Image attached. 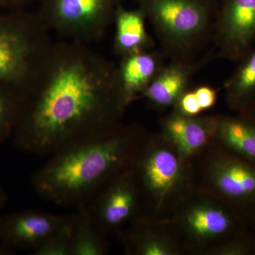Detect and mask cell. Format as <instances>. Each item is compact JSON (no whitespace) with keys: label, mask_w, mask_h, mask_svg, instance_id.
Masks as SVG:
<instances>
[{"label":"cell","mask_w":255,"mask_h":255,"mask_svg":"<svg viewBox=\"0 0 255 255\" xmlns=\"http://www.w3.org/2000/svg\"><path fill=\"white\" fill-rule=\"evenodd\" d=\"M9 253H11V251H10L9 248L0 244V255H8L9 254Z\"/></svg>","instance_id":"obj_27"},{"label":"cell","mask_w":255,"mask_h":255,"mask_svg":"<svg viewBox=\"0 0 255 255\" xmlns=\"http://www.w3.org/2000/svg\"><path fill=\"white\" fill-rule=\"evenodd\" d=\"M201 110H209L216 105L219 90L207 85H199L193 89Z\"/></svg>","instance_id":"obj_23"},{"label":"cell","mask_w":255,"mask_h":255,"mask_svg":"<svg viewBox=\"0 0 255 255\" xmlns=\"http://www.w3.org/2000/svg\"><path fill=\"white\" fill-rule=\"evenodd\" d=\"M146 21L145 15L140 8L128 9L122 4L117 6L113 20V48L116 54L122 58L154 48V41L146 29Z\"/></svg>","instance_id":"obj_15"},{"label":"cell","mask_w":255,"mask_h":255,"mask_svg":"<svg viewBox=\"0 0 255 255\" xmlns=\"http://www.w3.org/2000/svg\"><path fill=\"white\" fill-rule=\"evenodd\" d=\"M35 0H0V11L26 9Z\"/></svg>","instance_id":"obj_24"},{"label":"cell","mask_w":255,"mask_h":255,"mask_svg":"<svg viewBox=\"0 0 255 255\" xmlns=\"http://www.w3.org/2000/svg\"><path fill=\"white\" fill-rule=\"evenodd\" d=\"M134 239L133 251L140 255H172L175 254L174 245L167 238L154 233L140 232Z\"/></svg>","instance_id":"obj_21"},{"label":"cell","mask_w":255,"mask_h":255,"mask_svg":"<svg viewBox=\"0 0 255 255\" xmlns=\"http://www.w3.org/2000/svg\"><path fill=\"white\" fill-rule=\"evenodd\" d=\"M138 159L140 180L147 192L162 201L177 186L182 161L177 152L166 147H155Z\"/></svg>","instance_id":"obj_13"},{"label":"cell","mask_w":255,"mask_h":255,"mask_svg":"<svg viewBox=\"0 0 255 255\" xmlns=\"http://www.w3.org/2000/svg\"><path fill=\"white\" fill-rule=\"evenodd\" d=\"M214 54L215 51H211L199 60L170 59L159 70L142 97L157 110L174 106L189 89L196 72L209 63Z\"/></svg>","instance_id":"obj_10"},{"label":"cell","mask_w":255,"mask_h":255,"mask_svg":"<svg viewBox=\"0 0 255 255\" xmlns=\"http://www.w3.org/2000/svg\"><path fill=\"white\" fill-rule=\"evenodd\" d=\"M24 98L0 86V147L13 136Z\"/></svg>","instance_id":"obj_19"},{"label":"cell","mask_w":255,"mask_h":255,"mask_svg":"<svg viewBox=\"0 0 255 255\" xmlns=\"http://www.w3.org/2000/svg\"><path fill=\"white\" fill-rule=\"evenodd\" d=\"M6 201V195L4 190L0 187V208L4 206Z\"/></svg>","instance_id":"obj_26"},{"label":"cell","mask_w":255,"mask_h":255,"mask_svg":"<svg viewBox=\"0 0 255 255\" xmlns=\"http://www.w3.org/2000/svg\"><path fill=\"white\" fill-rule=\"evenodd\" d=\"M72 234L71 255H104L107 253L106 235L96 225L87 204L78 206Z\"/></svg>","instance_id":"obj_17"},{"label":"cell","mask_w":255,"mask_h":255,"mask_svg":"<svg viewBox=\"0 0 255 255\" xmlns=\"http://www.w3.org/2000/svg\"><path fill=\"white\" fill-rule=\"evenodd\" d=\"M153 28L166 56L194 59L213 37L216 0H134Z\"/></svg>","instance_id":"obj_4"},{"label":"cell","mask_w":255,"mask_h":255,"mask_svg":"<svg viewBox=\"0 0 255 255\" xmlns=\"http://www.w3.org/2000/svg\"><path fill=\"white\" fill-rule=\"evenodd\" d=\"M117 65L88 45L54 43L36 84L23 101L13 135L23 152L39 156L118 123Z\"/></svg>","instance_id":"obj_1"},{"label":"cell","mask_w":255,"mask_h":255,"mask_svg":"<svg viewBox=\"0 0 255 255\" xmlns=\"http://www.w3.org/2000/svg\"><path fill=\"white\" fill-rule=\"evenodd\" d=\"M174 107L175 112L187 117H197L203 112L196 100L194 90L190 88L180 96Z\"/></svg>","instance_id":"obj_22"},{"label":"cell","mask_w":255,"mask_h":255,"mask_svg":"<svg viewBox=\"0 0 255 255\" xmlns=\"http://www.w3.org/2000/svg\"><path fill=\"white\" fill-rule=\"evenodd\" d=\"M139 135L136 127L118 122L67 144L33 174V190L55 205L86 204L131 165Z\"/></svg>","instance_id":"obj_2"},{"label":"cell","mask_w":255,"mask_h":255,"mask_svg":"<svg viewBox=\"0 0 255 255\" xmlns=\"http://www.w3.org/2000/svg\"><path fill=\"white\" fill-rule=\"evenodd\" d=\"M211 177L220 194L255 223V165L231 152L211 164Z\"/></svg>","instance_id":"obj_8"},{"label":"cell","mask_w":255,"mask_h":255,"mask_svg":"<svg viewBox=\"0 0 255 255\" xmlns=\"http://www.w3.org/2000/svg\"><path fill=\"white\" fill-rule=\"evenodd\" d=\"M238 63L224 89L228 106L239 112L255 98V44Z\"/></svg>","instance_id":"obj_18"},{"label":"cell","mask_w":255,"mask_h":255,"mask_svg":"<svg viewBox=\"0 0 255 255\" xmlns=\"http://www.w3.org/2000/svg\"><path fill=\"white\" fill-rule=\"evenodd\" d=\"M36 12L48 31L89 45L103 38L123 0H35Z\"/></svg>","instance_id":"obj_5"},{"label":"cell","mask_w":255,"mask_h":255,"mask_svg":"<svg viewBox=\"0 0 255 255\" xmlns=\"http://www.w3.org/2000/svg\"><path fill=\"white\" fill-rule=\"evenodd\" d=\"M75 219V214L26 211L0 216V242L6 248L33 249Z\"/></svg>","instance_id":"obj_9"},{"label":"cell","mask_w":255,"mask_h":255,"mask_svg":"<svg viewBox=\"0 0 255 255\" xmlns=\"http://www.w3.org/2000/svg\"><path fill=\"white\" fill-rule=\"evenodd\" d=\"M188 233L199 241L233 236L245 232L243 219L235 211L209 204H199L188 210L184 219Z\"/></svg>","instance_id":"obj_14"},{"label":"cell","mask_w":255,"mask_h":255,"mask_svg":"<svg viewBox=\"0 0 255 255\" xmlns=\"http://www.w3.org/2000/svg\"><path fill=\"white\" fill-rule=\"evenodd\" d=\"M238 113L240 117L247 119L255 125V98Z\"/></svg>","instance_id":"obj_25"},{"label":"cell","mask_w":255,"mask_h":255,"mask_svg":"<svg viewBox=\"0 0 255 255\" xmlns=\"http://www.w3.org/2000/svg\"><path fill=\"white\" fill-rule=\"evenodd\" d=\"M164 53L147 50L121 58L117 66V87L122 110L142 94L165 64Z\"/></svg>","instance_id":"obj_11"},{"label":"cell","mask_w":255,"mask_h":255,"mask_svg":"<svg viewBox=\"0 0 255 255\" xmlns=\"http://www.w3.org/2000/svg\"><path fill=\"white\" fill-rule=\"evenodd\" d=\"M213 38L217 57L239 62L255 44V0H223Z\"/></svg>","instance_id":"obj_6"},{"label":"cell","mask_w":255,"mask_h":255,"mask_svg":"<svg viewBox=\"0 0 255 255\" xmlns=\"http://www.w3.org/2000/svg\"><path fill=\"white\" fill-rule=\"evenodd\" d=\"M219 118L187 117L174 112L164 119L162 130L182 162L216 136Z\"/></svg>","instance_id":"obj_12"},{"label":"cell","mask_w":255,"mask_h":255,"mask_svg":"<svg viewBox=\"0 0 255 255\" xmlns=\"http://www.w3.org/2000/svg\"><path fill=\"white\" fill-rule=\"evenodd\" d=\"M73 223L74 221L48 236L33 250L32 255H71Z\"/></svg>","instance_id":"obj_20"},{"label":"cell","mask_w":255,"mask_h":255,"mask_svg":"<svg viewBox=\"0 0 255 255\" xmlns=\"http://www.w3.org/2000/svg\"><path fill=\"white\" fill-rule=\"evenodd\" d=\"M54 43L36 11H0V86L26 98Z\"/></svg>","instance_id":"obj_3"},{"label":"cell","mask_w":255,"mask_h":255,"mask_svg":"<svg viewBox=\"0 0 255 255\" xmlns=\"http://www.w3.org/2000/svg\"><path fill=\"white\" fill-rule=\"evenodd\" d=\"M216 136L231 153L255 165V125L238 115L219 117Z\"/></svg>","instance_id":"obj_16"},{"label":"cell","mask_w":255,"mask_h":255,"mask_svg":"<svg viewBox=\"0 0 255 255\" xmlns=\"http://www.w3.org/2000/svg\"><path fill=\"white\" fill-rule=\"evenodd\" d=\"M87 203L92 219L106 236L124 225L136 209L137 191L133 172L128 169L116 175Z\"/></svg>","instance_id":"obj_7"}]
</instances>
